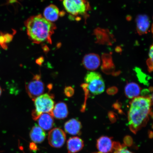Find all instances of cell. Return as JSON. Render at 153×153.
<instances>
[{
  "mask_svg": "<svg viewBox=\"0 0 153 153\" xmlns=\"http://www.w3.org/2000/svg\"><path fill=\"white\" fill-rule=\"evenodd\" d=\"M137 70H136V71H137V74H138V77L140 80H141L143 82H144L146 81V78L147 76L144 74L141 71L139 70V69L137 68Z\"/></svg>",
  "mask_w": 153,
  "mask_h": 153,
  "instance_id": "cell-19",
  "label": "cell"
},
{
  "mask_svg": "<svg viewBox=\"0 0 153 153\" xmlns=\"http://www.w3.org/2000/svg\"><path fill=\"white\" fill-rule=\"evenodd\" d=\"M29 38L34 43H51V36L56 27L41 15L30 17L25 22Z\"/></svg>",
  "mask_w": 153,
  "mask_h": 153,
  "instance_id": "cell-2",
  "label": "cell"
},
{
  "mask_svg": "<svg viewBox=\"0 0 153 153\" xmlns=\"http://www.w3.org/2000/svg\"><path fill=\"white\" fill-rule=\"evenodd\" d=\"M64 92L67 97H72L74 95V89L71 87H67L65 89Z\"/></svg>",
  "mask_w": 153,
  "mask_h": 153,
  "instance_id": "cell-20",
  "label": "cell"
},
{
  "mask_svg": "<svg viewBox=\"0 0 153 153\" xmlns=\"http://www.w3.org/2000/svg\"><path fill=\"white\" fill-rule=\"evenodd\" d=\"M30 150H37V146L33 143H30Z\"/></svg>",
  "mask_w": 153,
  "mask_h": 153,
  "instance_id": "cell-22",
  "label": "cell"
},
{
  "mask_svg": "<svg viewBox=\"0 0 153 153\" xmlns=\"http://www.w3.org/2000/svg\"><path fill=\"white\" fill-rule=\"evenodd\" d=\"M82 124L79 120L72 119L67 121L64 125L65 131L70 134L76 135L81 133Z\"/></svg>",
  "mask_w": 153,
  "mask_h": 153,
  "instance_id": "cell-11",
  "label": "cell"
},
{
  "mask_svg": "<svg viewBox=\"0 0 153 153\" xmlns=\"http://www.w3.org/2000/svg\"><path fill=\"white\" fill-rule=\"evenodd\" d=\"M66 11L71 16L86 19L91 7L87 0H62Z\"/></svg>",
  "mask_w": 153,
  "mask_h": 153,
  "instance_id": "cell-4",
  "label": "cell"
},
{
  "mask_svg": "<svg viewBox=\"0 0 153 153\" xmlns=\"http://www.w3.org/2000/svg\"><path fill=\"white\" fill-rule=\"evenodd\" d=\"M37 120L39 127L46 131L51 129L54 124L53 117L49 114H42Z\"/></svg>",
  "mask_w": 153,
  "mask_h": 153,
  "instance_id": "cell-15",
  "label": "cell"
},
{
  "mask_svg": "<svg viewBox=\"0 0 153 153\" xmlns=\"http://www.w3.org/2000/svg\"><path fill=\"white\" fill-rule=\"evenodd\" d=\"M43 57H40V58L37 59V63L38 64H41L43 62Z\"/></svg>",
  "mask_w": 153,
  "mask_h": 153,
  "instance_id": "cell-23",
  "label": "cell"
},
{
  "mask_svg": "<svg viewBox=\"0 0 153 153\" xmlns=\"http://www.w3.org/2000/svg\"><path fill=\"white\" fill-rule=\"evenodd\" d=\"M149 56L150 57V59L153 60V45L151 46L150 51H149Z\"/></svg>",
  "mask_w": 153,
  "mask_h": 153,
  "instance_id": "cell-21",
  "label": "cell"
},
{
  "mask_svg": "<svg viewBox=\"0 0 153 153\" xmlns=\"http://www.w3.org/2000/svg\"><path fill=\"white\" fill-rule=\"evenodd\" d=\"M82 140L77 137H71L67 142V149L68 153H76L81 151L84 147Z\"/></svg>",
  "mask_w": 153,
  "mask_h": 153,
  "instance_id": "cell-12",
  "label": "cell"
},
{
  "mask_svg": "<svg viewBox=\"0 0 153 153\" xmlns=\"http://www.w3.org/2000/svg\"><path fill=\"white\" fill-rule=\"evenodd\" d=\"M1 92H2L1 89V87H0V96L1 95Z\"/></svg>",
  "mask_w": 153,
  "mask_h": 153,
  "instance_id": "cell-24",
  "label": "cell"
},
{
  "mask_svg": "<svg viewBox=\"0 0 153 153\" xmlns=\"http://www.w3.org/2000/svg\"><path fill=\"white\" fill-rule=\"evenodd\" d=\"M114 153H133L126 147L118 142H114Z\"/></svg>",
  "mask_w": 153,
  "mask_h": 153,
  "instance_id": "cell-18",
  "label": "cell"
},
{
  "mask_svg": "<svg viewBox=\"0 0 153 153\" xmlns=\"http://www.w3.org/2000/svg\"><path fill=\"white\" fill-rule=\"evenodd\" d=\"M30 137L33 142L40 143L45 140L46 134L44 130L37 126H34L30 131Z\"/></svg>",
  "mask_w": 153,
  "mask_h": 153,
  "instance_id": "cell-16",
  "label": "cell"
},
{
  "mask_svg": "<svg viewBox=\"0 0 153 153\" xmlns=\"http://www.w3.org/2000/svg\"><path fill=\"white\" fill-rule=\"evenodd\" d=\"M100 64V59L98 55L89 53L85 55L83 60V64L87 70L93 71L99 68Z\"/></svg>",
  "mask_w": 153,
  "mask_h": 153,
  "instance_id": "cell-10",
  "label": "cell"
},
{
  "mask_svg": "<svg viewBox=\"0 0 153 153\" xmlns=\"http://www.w3.org/2000/svg\"><path fill=\"white\" fill-rule=\"evenodd\" d=\"M114 142L111 137H101L97 140V153H110L114 150Z\"/></svg>",
  "mask_w": 153,
  "mask_h": 153,
  "instance_id": "cell-8",
  "label": "cell"
},
{
  "mask_svg": "<svg viewBox=\"0 0 153 153\" xmlns=\"http://www.w3.org/2000/svg\"><path fill=\"white\" fill-rule=\"evenodd\" d=\"M152 99L137 97L132 100L128 112V124L132 132L136 134L148 123L152 106Z\"/></svg>",
  "mask_w": 153,
  "mask_h": 153,
  "instance_id": "cell-1",
  "label": "cell"
},
{
  "mask_svg": "<svg viewBox=\"0 0 153 153\" xmlns=\"http://www.w3.org/2000/svg\"><path fill=\"white\" fill-rule=\"evenodd\" d=\"M68 107L64 102L57 103L54 106L51 115L57 119H64L68 116Z\"/></svg>",
  "mask_w": 153,
  "mask_h": 153,
  "instance_id": "cell-13",
  "label": "cell"
},
{
  "mask_svg": "<svg viewBox=\"0 0 153 153\" xmlns=\"http://www.w3.org/2000/svg\"><path fill=\"white\" fill-rule=\"evenodd\" d=\"M60 14L58 7L51 4L46 7L44 11L43 16L47 20L53 22L57 20Z\"/></svg>",
  "mask_w": 153,
  "mask_h": 153,
  "instance_id": "cell-14",
  "label": "cell"
},
{
  "mask_svg": "<svg viewBox=\"0 0 153 153\" xmlns=\"http://www.w3.org/2000/svg\"><path fill=\"white\" fill-rule=\"evenodd\" d=\"M140 93V88L137 84L131 82L127 84L125 88V94L128 98H134L137 97Z\"/></svg>",
  "mask_w": 153,
  "mask_h": 153,
  "instance_id": "cell-17",
  "label": "cell"
},
{
  "mask_svg": "<svg viewBox=\"0 0 153 153\" xmlns=\"http://www.w3.org/2000/svg\"><path fill=\"white\" fill-rule=\"evenodd\" d=\"M86 87L92 94H101L105 91V84L100 74L95 72H90L85 78Z\"/></svg>",
  "mask_w": 153,
  "mask_h": 153,
  "instance_id": "cell-5",
  "label": "cell"
},
{
  "mask_svg": "<svg viewBox=\"0 0 153 153\" xmlns=\"http://www.w3.org/2000/svg\"><path fill=\"white\" fill-rule=\"evenodd\" d=\"M137 31L139 35L148 33L150 27V21L148 15H138L136 19Z\"/></svg>",
  "mask_w": 153,
  "mask_h": 153,
  "instance_id": "cell-9",
  "label": "cell"
},
{
  "mask_svg": "<svg viewBox=\"0 0 153 153\" xmlns=\"http://www.w3.org/2000/svg\"><path fill=\"white\" fill-rule=\"evenodd\" d=\"M27 93L33 101L39 96L43 94L45 91V86L42 81L39 74L34 76L31 81L26 85Z\"/></svg>",
  "mask_w": 153,
  "mask_h": 153,
  "instance_id": "cell-6",
  "label": "cell"
},
{
  "mask_svg": "<svg viewBox=\"0 0 153 153\" xmlns=\"http://www.w3.org/2000/svg\"><path fill=\"white\" fill-rule=\"evenodd\" d=\"M33 101L35 109L32 111V116L34 120H37L42 114L51 115L55 106L52 96L45 94L37 97Z\"/></svg>",
  "mask_w": 153,
  "mask_h": 153,
  "instance_id": "cell-3",
  "label": "cell"
},
{
  "mask_svg": "<svg viewBox=\"0 0 153 153\" xmlns=\"http://www.w3.org/2000/svg\"><path fill=\"white\" fill-rule=\"evenodd\" d=\"M66 140V134L62 129L55 128L49 132L48 140L49 145L53 148H61L64 144Z\"/></svg>",
  "mask_w": 153,
  "mask_h": 153,
  "instance_id": "cell-7",
  "label": "cell"
}]
</instances>
